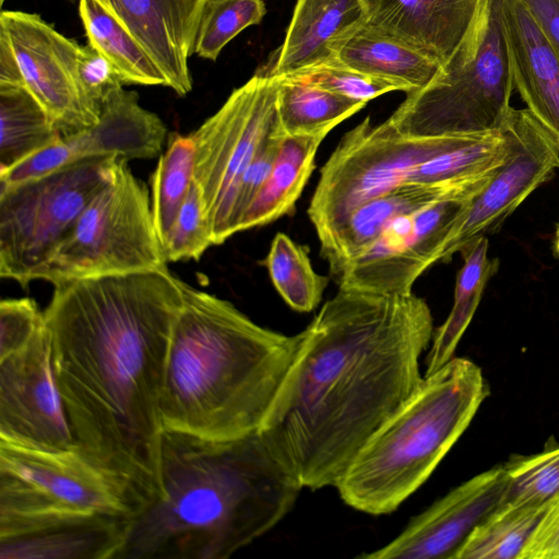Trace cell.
Listing matches in <instances>:
<instances>
[{
	"label": "cell",
	"mask_w": 559,
	"mask_h": 559,
	"mask_svg": "<svg viewBox=\"0 0 559 559\" xmlns=\"http://www.w3.org/2000/svg\"><path fill=\"white\" fill-rule=\"evenodd\" d=\"M194 159L192 134H170L152 176V210L162 245L192 185Z\"/></svg>",
	"instance_id": "32"
},
{
	"label": "cell",
	"mask_w": 559,
	"mask_h": 559,
	"mask_svg": "<svg viewBox=\"0 0 559 559\" xmlns=\"http://www.w3.org/2000/svg\"><path fill=\"white\" fill-rule=\"evenodd\" d=\"M413 292L338 287L300 332L296 357L259 430L302 488L335 487L367 440L416 392L433 336Z\"/></svg>",
	"instance_id": "2"
},
{
	"label": "cell",
	"mask_w": 559,
	"mask_h": 559,
	"mask_svg": "<svg viewBox=\"0 0 559 559\" xmlns=\"http://www.w3.org/2000/svg\"><path fill=\"white\" fill-rule=\"evenodd\" d=\"M278 83V78L258 71L192 133L193 179L205 203L214 245L231 236L230 210L239 179L264 139L280 128Z\"/></svg>",
	"instance_id": "11"
},
{
	"label": "cell",
	"mask_w": 559,
	"mask_h": 559,
	"mask_svg": "<svg viewBox=\"0 0 559 559\" xmlns=\"http://www.w3.org/2000/svg\"><path fill=\"white\" fill-rule=\"evenodd\" d=\"M495 171L415 212L393 219L359 257L344 265L338 287L408 294L441 252L460 216Z\"/></svg>",
	"instance_id": "12"
},
{
	"label": "cell",
	"mask_w": 559,
	"mask_h": 559,
	"mask_svg": "<svg viewBox=\"0 0 559 559\" xmlns=\"http://www.w3.org/2000/svg\"><path fill=\"white\" fill-rule=\"evenodd\" d=\"M79 72L85 93L99 109L106 95L122 84L109 61L90 44L81 46Z\"/></svg>",
	"instance_id": "40"
},
{
	"label": "cell",
	"mask_w": 559,
	"mask_h": 559,
	"mask_svg": "<svg viewBox=\"0 0 559 559\" xmlns=\"http://www.w3.org/2000/svg\"><path fill=\"white\" fill-rule=\"evenodd\" d=\"M508 485L503 503L546 504L559 497V444L503 464Z\"/></svg>",
	"instance_id": "34"
},
{
	"label": "cell",
	"mask_w": 559,
	"mask_h": 559,
	"mask_svg": "<svg viewBox=\"0 0 559 559\" xmlns=\"http://www.w3.org/2000/svg\"><path fill=\"white\" fill-rule=\"evenodd\" d=\"M488 238L481 237L461 251L464 263L456 276L454 302L447 320L433 332L424 376L433 373L454 357L488 281L499 269V260L488 257Z\"/></svg>",
	"instance_id": "26"
},
{
	"label": "cell",
	"mask_w": 559,
	"mask_h": 559,
	"mask_svg": "<svg viewBox=\"0 0 559 559\" xmlns=\"http://www.w3.org/2000/svg\"><path fill=\"white\" fill-rule=\"evenodd\" d=\"M160 481L118 559L228 558L275 527L302 489L259 431L219 441L164 430Z\"/></svg>",
	"instance_id": "3"
},
{
	"label": "cell",
	"mask_w": 559,
	"mask_h": 559,
	"mask_svg": "<svg viewBox=\"0 0 559 559\" xmlns=\"http://www.w3.org/2000/svg\"><path fill=\"white\" fill-rule=\"evenodd\" d=\"M44 323V311L33 299H3L0 302V358L27 344Z\"/></svg>",
	"instance_id": "38"
},
{
	"label": "cell",
	"mask_w": 559,
	"mask_h": 559,
	"mask_svg": "<svg viewBox=\"0 0 559 559\" xmlns=\"http://www.w3.org/2000/svg\"><path fill=\"white\" fill-rule=\"evenodd\" d=\"M145 185L119 160L110 181L87 204L39 278L64 281L167 269Z\"/></svg>",
	"instance_id": "7"
},
{
	"label": "cell",
	"mask_w": 559,
	"mask_h": 559,
	"mask_svg": "<svg viewBox=\"0 0 559 559\" xmlns=\"http://www.w3.org/2000/svg\"><path fill=\"white\" fill-rule=\"evenodd\" d=\"M0 34L15 55L25 87L62 138L97 122L100 109L90 99L80 79L79 44L40 15L23 11L2 10Z\"/></svg>",
	"instance_id": "14"
},
{
	"label": "cell",
	"mask_w": 559,
	"mask_h": 559,
	"mask_svg": "<svg viewBox=\"0 0 559 559\" xmlns=\"http://www.w3.org/2000/svg\"><path fill=\"white\" fill-rule=\"evenodd\" d=\"M501 131L508 142L506 159L455 223L439 261L499 229L559 167V142L527 108L511 107Z\"/></svg>",
	"instance_id": "13"
},
{
	"label": "cell",
	"mask_w": 559,
	"mask_h": 559,
	"mask_svg": "<svg viewBox=\"0 0 559 559\" xmlns=\"http://www.w3.org/2000/svg\"><path fill=\"white\" fill-rule=\"evenodd\" d=\"M365 105L313 84L280 79L276 112L284 135L331 131Z\"/></svg>",
	"instance_id": "29"
},
{
	"label": "cell",
	"mask_w": 559,
	"mask_h": 559,
	"mask_svg": "<svg viewBox=\"0 0 559 559\" xmlns=\"http://www.w3.org/2000/svg\"><path fill=\"white\" fill-rule=\"evenodd\" d=\"M521 559H559V497L547 510Z\"/></svg>",
	"instance_id": "41"
},
{
	"label": "cell",
	"mask_w": 559,
	"mask_h": 559,
	"mask_svg": "<svg viewBox=\"0 0 559 559\" xmlns=\"http://www.w3.org/2000/svg\"><path fill=\"white\" fill-rule=\"evenodd\" d=\"M283 136L284 134L280 128L267 135L240 177L230 210L229 227L231 236L239 233L243 214L269 177Z\"/></svg>",
	"instance_id": "37"
},
{
	"label": "cell",
	"mask_w": 559,
	"mask_h": 559,
	"mask_svg": "<svg viewBox=\"0 0 559 559\" xmlns=\"http://www.w3.org/2000/svg\"><path fill=\"white\" fill-rule=\"evenodd\" d=\"M166 134L162 119L120 84L106 95L95 124L63 139L76 159L109 155L128 162L157 156Z\"/></svg>",
	"instance_id": "22"
},
{
	"label": "cell",
	"mask_w": 559,
	"mask_h": 559,
	"mask_svg": "<svg viewBox=\"0 0 559 559\" xmlns=\"http://www.w3.org/2000/svg\"><path fill=\"white\" fill-rule=\"evenodd\" d=\"M489 386L481 369L453 357L358 451L335 488L347 506L371 515L394 512L432 474L466 430Z\"/></svg>",
	"instance_id": "5"
},
{
	"label": "cell",
	"mask_w": 559,
	"mask_h": 559,
	"mask_svg": "<svg viewBox=\"0 0 559 559\" xmlns=\"http://www.w3.org/2000/svg\"><path fill=\"white\" fill-rule=\"evenodd\" d=\"M264 263L274 287L292 309L310 312L319 306L329 276L314 271L306 246L277 233Z\"/></svg>",
	"instance_id": "31"
},
{
	"label": "cell",
	"mask_w": 559,
	"mask_h": 559,
	"mask_svg": "<svg viewBox=\"0 0 559 559\" xmlns=\"http://www.w3.org/2000/svg\"><path fill=\"white\" fill-rule=\"evenodd\" d=\"M552 502L501 504L471 533L453 559H521Z\"/></svg>",
	"instance_id": "30"
},
{
	"label": "cell",
	"mask_w": 559,
	"mask_h": 559,
	"mask_svg": "<svg viewBox=\"0 0 559 559\" xmlns=\"http://www.w3.org/2000/svg\"><path fill=\"white\" fill-rule=\"evenodd\" d=\"M96 512L132 518L120 491L75 449L48 451L0 440V534Z\"/></svg>",
	"instance_id": "10"
},
{
	"label": "cell",
	"mask_w": 559,
	"mask_h": 559,
	"mask_svg": "<svg viewBox=\"0 0 559 559\" xmlns=\"http://www.w3.org/2000/svg\"><path fill=\"white\" fill-rule=\"evenodd\" d=\"M88 44L112 66L122 84L165 85L166 79L138 39L98 0H79Z\"/></svg>",
	"instance_id": "27"
},
{
	"label": "cell",
	"mask_w": 559,
	"mask_h": 559,
	"mask_svg": "<svg viewBox=\"0 0 559 559\" xmlns=\"http://www.w3.org/2000/svg\"><path fill=\"white\" fill-rule=\"evenodd\" d=\"M0 440L48 451L75 449L45 323L27 344L0 358Z\"/></svg>",
	"instance_id": "15"
},
{
	"label": "cell",
	"mask_w": 559,
	"mask_h": 559,
	"mask_svg": "<svg viewBox=\"0 0 559 559\" xmlns=\"http://www.w3.org/2000/svg\"><path fill=\"white\" fill-rule=\"evenodd\" d=\"M508 477L497 465L466 480L414 516L385 546L362 559H453L471 533L504 502Z\"/></svg>",
	"instance_id": "16"
},
{
	"label": "cell",
	"mask_w": 559,
	"mask_h": 559,
	"mask_svg": "<svg viewBox=\"0 0 559 559\" xmlns=\"http://www.w3.org/2000/svg\"><path fill=\"white\" fill-rule=\"evenodd\" d=\"M366 23L362 0H298L283 44L259 71L282 79L330 63Z\"/></svg>",
	"instance_id": "19"
},
{
	"label": "cell",
	"mask_w": 559,
	"mask_h": 559,
	"mask_svg": "<svg viewBox=\"0 0 559 559\" xmlns=\"http://www.w3.org/2000/svg\"><path fill=\"white\" fill-rule=\"evenodd\" d=\"M132 518L87 513L0 535L1 559H118Z\"/></svg>",
	"instance_id": "18"
},
{
	"label": "cell",
	"mask_w": 559,
	"mask_h": 559,
	"mask_svg": "<svg viewBox=\"0 0 559 559\" xmlns=\"http://www.w3.org/2000/svg\"><path fill=\"white\" fill-rule=\"evenodd\" d=\"M79 159L63 138L40 148L12 167L0 171V187L50 175Z\"/></svg>",
	"instance_id": "39"
},
{
	"label": "cell",
	"mask_w": 559,
	"mask_h": 559,
	"mask_svg": "<svg viewBox=\"0 0 559 559\" xmlns=\"http://www.w3.org/2000/svg\"><path fill=\"white\" fill-rule=\"evenodd\" d=\"M336 60L358 72L388 80L406 94L427 86L442 67L430 55L368 23L342 43Z\"/></svg>",
	"instance_id": "24"
},
{
	"label": "cell",
	"mask_w": 559,
	"mask_h": 559,
	"mask_svg": "<svg viewBox=\"0 0 559 559\" xmlns=\"http://www.w3.org/2000/svg\"><path fill=\"white\" fill-rule=\"evenodd\" d=\"M367 23L437 59L442 66L464 37L478 0H362Z\"/></svg>",
	"instance_id": "21"
},
{
	"label": "cell",
	"mask_w": 559,
	"mask_h": 559,
	"mask_svg": "<svg viewBox=\"0 0 559 559\" xmlns=\"http://www.w3.org/2000/svg\"><path fill=\"white\" fill-rule=\"evenodd\" d=\"M214 246L212 229L202 193L192 181L187 198L171 225L163 249L167 262L199 260Z\"/></svg>",
	"instance_id": "35"
},
{
	"label": "cell",
	"mask_w": 559,
	"mask_h": 559,
	"mask_svg": "<svg viewBox=\"0 0 559 559\" xmlns=\"http://www.w3.org/2000/svg\"><path fill=\"white\" fill-rule=\"evenodd\" d=\"M554 250H555L556 255L559 258V225L557 227L556 235H555Z\"/></svg>",
	"instance_id": "44"
},
{
	"label": "cell",
	"mask_w": 559,
	"mask_h": 559,
	"mask_svg": "<svg viewBox=\"0 0 559 559\" xmlns=\"http://www.w3.org/2000/svg\"><path fill=\"white\" fill-rule=\"evenodd\" d=\"M473 181L459 187L401 185L356 207L320 245L321 255L328 261L333 280L346 263L362 254L393 219L429 205Z\"/></svg>",
	"instance_id": "23"
},
{
	"label": "cell",
	"mask_w": 559,
	"mask_h": 559,
	"mask_svg": "<svg viewBox=\"0 0 559 559\" xmlns=\"http://www.w3.org/2000/svg\"><path fill=\"white\" fill-rule=\"evenodd\" d=\"M559 55V0H521Z\"/></svg>",
	"instance_id": "42"
},
{
	"label": "cell",
	"mask_w": 559,
	"mask_h": 559,
	"mask_svg": "<svg viewBox=\"0 0 559 559\" xmlns=\"http://www.w3.org/2000/svg\"><path fill=\"white\" fill-rule=\"evenodd\" d=\"M5 0H0L1 5L4 3Z\"/></svg>",
	"instance_id": "45"
},
{
	"label": "cell",
	"mask_w": 559,
	"mask_h": 559,
	"mask_svg": "<svg viewBox=\"0 0 559 559\" xmlns=\"http://www.w3.org/2000/svg\"><path fill=\"white\" fill-rule=\"evenodd\" d=\"M0 84L24 85L15 55L2 34H0Z\"/></svg>",
	"instance_id": "43"
},
{
	"label": "cell",
	"mask_w": 559,
	"mask_h": 559,
	"mask_svg": "<svg viewBox=\"0 0 559 559\" xmlns=\"http://www.w3.org/2000/svg\"><path fill=\"white\" fill-rule=\"evenodd\" d=\"M330 131L284 135L264 185L249 205L239 231L270 224L294 212L310 175L317 151Z\"/></svg>",
	"instance_id": "25"
},
{
	"label": "cell",
	"mask_w": 559,
	"mask_h": 559,
	"mask_svg": "<svg viewBox=\"0 0 559 559\" xmlns=\"http://www.w3.org/2000/svg\"><path fill=\"white\" fill-rule=\"evenodd\" d=\"M119 158H81L50 175L0 187V275L27 285L110 181Z\"/></svg>",
	"instance_id": "8"
},
{
	"label": "cell",
	"mask_w": 559,
	"mask_h": 559,
	"mask_svg": "<svg viewBox=\"0 0 559 559\" xmlns=\"http://www.w3.org/2000/svg\"><path fill=\"white\" fill-rule=\"evenodd\" d=\"M503 0H478L472 22L450 59L424 88L408 93L386 119L415 138L498 131L513 90L503 24Z\"/></svg>",
	"instance_id": "6"
},
{
	"label": "cell",
	"mask_w": 559,
	"mask_h": 559,
	"mask_svg": "<svg viewBox=\"0 0 559 559\" xmlns=\"http://www.w3.org/2000/svg\"><path fill=\"white\" fill-rule=\"evenodd\" d=\"M266 13L263 0H207L199 23L193 53L215 61L223 48Z\"/></svg>",
	"instance_id": "33"
},
{
	"label": "cell",
	"mask_w": 559,
	"mask_h": 559,
	"mask_svg": "<svg viewBox=\"0 0 559 559\" xmlns=\"http://www.w3.org/2000/svg\"><path fill=\"white\" fill-rule=\"evenodd\" d=\"M60 138L53 121L25 85L0 84V171Z\"/></svg>",
	"instance_id": "28"
},
{
	"label": "cell",
	"mask_w": 559,
	"mask_h": 559,
	"mask_svg": "<svg viewBox=\"0 0 559 559\" xmlns=\"http://www.w3.org/2000/svg\"><path fill=\"white\" fill-rule=\"evenodd\" d=\"M159 399L164 430L234 440L260 430L296 357L300 333L263 328L182 282Z\"/></svg>",
	"instance_id": "4"
},
{
	"label": "cell",
	"mask_w": 559,
	"mask_h": 559,
	"mask_svg": "<svg viewBox=\"0 0 559 559\" xmlns=\"http://www.w3.org/2000/svg\"><path fill=\"white\" fill-rule=\"evenodd\" d=\"M478 135L415 138L386 120L372 124L367 117L342 138L321 168L307 211L320 245L356 207L405 183L419 164Z\"/></svg>",
	"instance_id": "9"
},
{
	"label": "cell",
	"mask_w": 559,
	"mask_h": 559,
	"mask_svg": "<svg viewBox=\"0 0 559 559\" xmlns=\"http://www.w3.org/2000/svg\"><path fill=\"white\" fill-rule=\"evenodd\" d=\"M294 81L313 84L342 96L367 103L400 86L380 78L350 69L338 60L288 78Z\"/></svg>",
	"instance_id": "36"
},
{
	"label": "cell",
	"mask_w": 559,
	"mask_h": 559,
	"mask_svg": "<svg viewBox=\"0 0 559 559\" xmlns=\"http://www.w3.org/2000/svg\"><path fill=\"white\" fill-rule=\"evenodd\" d=\"M513 86L559 142V55L521 0H503Z\"/></svg>",
	"instance_id": "20"
},
{
	"label": "cell",
	"mask_w": 559,
	"mask_h": 559,
	"mask_svg": "<svg viewBox=\"0 0 559 559\" xmlns=\"http://www.w3.org/2000/svg\"><path fill=\"white\" fill-rule=\"evenodd\" d=\"M145 48L179 96L192 90L189 58L207 0H98Z\"/></svg>",
	"instance_id": "17"
},
{
	"label": "cell",
	"mask_w": 559,
	"mask_h": 559,
	"mask_svg": "<svg viewBox=\"0 0 559 559\" xmlns=\"http://www.w3.org/2000/svg\"><path fill=\"white\" fill-rule=\"evenodd\" d=\"M182 282L168 269L64 281L44 311L75 450L136 518L162 495L159 399Z\"/></svg>",
	"instance_id": "1"
}]
</instances>
